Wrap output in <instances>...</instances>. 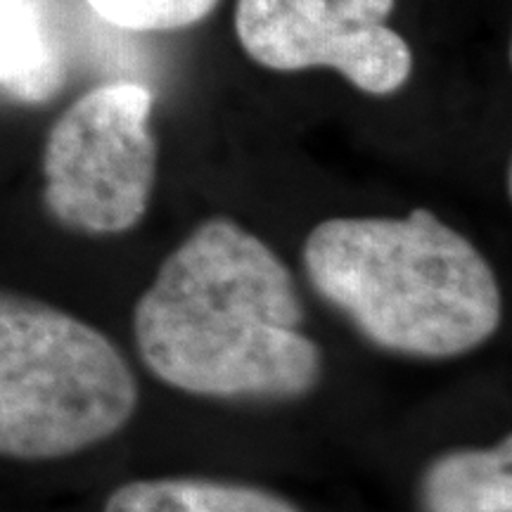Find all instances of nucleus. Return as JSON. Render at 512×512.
<instances>
[{"instance_id":"obj_6","label":"nucleus","mask_w":512,"mask_h":512,"mask_svg":"<svg viewBox=\"0 0 512 512\" xmlns=\"http://www.w3.org/2000/svg\"><path fill=\"white\" fill-rule=\"evenodd\" d=\"M67 79V50L53 0H0V91L48 102Z\"/></svg>"},{"instance_id":"obj_4","label":"nucleus","mask_w":512,"mask_h":512,"mask_svg":"<svg viewBox=\"0 0 512 512\" xmlns=\"http://www.w3.org/2000/svg\"><path fill=\"white\" fill-rule=\"evenodd\" d=\"M150 114V88L136 81L102 83L67 107L43 152V197L57 221L88 235L140 223L157 181Z\"/></svg>"},{"instance_id":"obj_2","label":"nucleus","mask_w":512,"mask_h":512,"mask_svg":"<svg viewBox=\"0 0 512 512\" xmlns=\"http://www.w3.org/2000/svg\"><path fill=\"white\" fill-rule=\"evenodd\" d=\"M304 266L330 304L396 354L460 356L501 325V287L489 261L430 209L318 223Z\"/></svg>"},{"instance_id":"obj_7","label":"nucleus","mask_w":512,"mask_h":512,"mask_svg":"<svg viewBox=\"0 0 512 512\" xmlns=\"http://www.w3.org/2000/svg\"><path fill=\"white\" fill-rule=\"evenodd\" d=\"M427 512H512V444L439 458L425 475Z\"/></svg>"},{"instance_id":"obj_8","label":"nucleus","mask_w":512,"mask_h":512,"mask_svg":"<svg viewBox=\"0 0 512 512\" xmlns=\"http://www.w3.org/2000/svg\"><path fill=\"white\" fill-rule=\"evenodd\" d=\"M105 512H297L283 498L207 479H150L114 491Z\"/></svg>"},{"instance_id":"obj_3","label":"nucleus","mask_w":512,"mask_h":512,"mask_svg":"<svg viewBox=\"0 0 512 512\" xmlns=\"http://www.w3.org/2000/svg\"><path fill=\"white\" fill-rule=\"evenodd\" d=\"M136 406V375L102 332L0 290V456H69L117 434Z\"/></svg>"},{"instance_id":"obj_9","label":"nucleus","mask_w":512,"mask_h":512,"mask_svg":"<svg viewBox=\"0 0 512 512\" xmlns=\"http://www.w3.org/2000/svg\"><path fill=\"white\" fill-rule=\"evenodd\" d=\"M100 19L128 31H181L207 19L221 0H83Z\"/></svg>"},{"instance_id":"obj_5","label":"nucleus","mask_w":512,"mask_h":512,"mask_svg":"<svg viewBox=\"0 0 512 512\" xmlns=\"http://www.w3.org/2000/svg\"><path fill=\"white\" fill-rule=\"evenodd\" d=\"M396 0H238L235 36L261 67H330L368 95H392L411 79L413 50L387 24Z\"/></svg>"},{"instance_id":"obj_1","label":"nucleus","mask_w":512,"mask_h":512,"mask_svg":"<svg viewBox=\"0 0 512 512\" xmlns=\"http://www.w3.org/2000/svg\"><path fill=\"white\" fill-rule=\"evenodd\" d=\"M304 306L290 268L235 221H204L136 306L145 366L197 396L292 399L316 387L323 358L299 330Z\"/></svg>"}]
</instances>
